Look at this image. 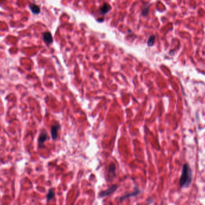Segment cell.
Segmentation results:
<instances>
[{
	"label": "cell",
	"instance_id": "cell-1",
	"mask_svg": "<svg viewBox=\"0 0 205 205\" xmlns=\"http://www.w3.org/2000/svg\"><path fill=\"white\" fill-rule=\"evenodd\" d=\"M192 182V171L188 164H184L182 166V174L180 178L179 185L181 187H188Z\"/></svg>",
	"mask_w": 205,
	"mask_h": 205
},
{
	"label": "cell",
	"instance_id": "cell-2",
	"mask_svg": "<svg viewBox=\"0 0 205 205\" xmlns=\"http://www.w3.org/2000/svg\"><path fill=\"white\" fill-rule=\"evenodd\" d=\"M118 188V185H113L110 187H109L108 189H106L104 191H101V192L99 193L98 194V197L100 198H103L104 197L108 196L109 195H111L112 194H114L117 189Z\"/></svg>",
	"mask_w": 205,
	"mask_h": 205
},
{
	"label": "cell",
	"instance_id": "cell-3",
	"mask_svg": "<svg viewBox=\"0 0 205 205\" xmlns=\"http://www.w3.org/2000/svg\"><path fill=\"white\" fill-rule=\"evenodd\" d=\"M140 193H141L140 189L139 188H137V189H136V190L134 191H133V192H131V193H127V194H125V195H122V196H121V197H120V198H119L120 202H122L123 201H124V200H126L127 199H129V198L136 197V196L138 195Z\"/></svg>",
	"mask_w": 205,
	"mask_h": 205
},
{
	"label": "cell",
	"instance_id": "cell-4",
	"mask_svg": "<svg viewBox=\"0 0 205 205\" xmlns=\"http://www.w3.org/2000/svg\"><path fill=\"white\" fill-rule=\"evenodd\" d=\"M115 170H116L115 164L114 163H111L108 168V180H112L116 176Z\"/></svg>",
	"mask_w": 205,
	"mask_h": 205
},
{
	"label": "cell",
	"instance_id": "cell-5",
	"mask_svg": "<svg viewBox=\"0 0 205 205\" xmlns=\"http://www.w3.org/2000/svg\"><path fill=\"white\" fill-rule=\"evenodd\" d=\"M60 128V125L58 124L54 125L51 126V133L52 138L53 140H56L58 137V131Z\"/></svg>",
	"mask_w": 205,
	"mask_h": 205
},
{
	"label": "cell",
	"instance_id": "cell-6",
	"mask_svg": "<svg viewBox=\"0 0 205 205\" xmlns=\"http://www.w3.org/2000/svg\"><path fill=\"white\" fill-rule=\"evenodd\" d=\"M47 138V134L46 132H42L40 134V135L39 136V140H38L39 147H44V143L46 141Z\"/></svg>",
	"mask_w": 205,
	"mask_h": 205
},
{
	"label": "cell",
	"instance_id": "cell-7",
	"mask_svg": "<svg viewBox=\"0 0 205 205\" xmlns=\"http://www.w3.org/2000/svg\"><path fill=\"white\" fill-rule=\"evenodd\" d=\"M43 38L46 44L49 45L53 42V37L50 32H45L43 34Z\"/></svg>",
	"mask_w": 205,
	"mask_h": 205
},
{
	"label": "cell",
	"instance_id": "cell-8",
	"mask_svg": "<svg viewBox=\"0 0 205 205\" xmlns=\"http://www.w3.org/2000/svg\"><path fill=\"white\" fill-rule=\"evenodd\" d=\"M111 9V6L107 3H104L103 5L100 7V13L101 15H106Z\"/></svg>",
	"mask_w": 205,
	"mask_h": 205
},
{
	"label": "cell",
	"instance_id": "cell-9",
	"mask_svg": "<svg viewBox=\"0 0 205 205\" xmlns=\"http://www.w3.org/2000/svg\"><path fill=\"white\" fill-rule=\"evenodd\" d=\"M30 8L31 10V12L34 13V14H39L40 13V7L36 4H30Z\"/></svg>",
	"mask_w": 205,
	"mask_h": 205
},
{
	"label": "cell",
	"instance_id": "cell-10",
	"mask_svg": "<svg viewBox=\"0 0 205 205\" xmlns=\"http://www.w3.org/2000/svg\"><path fill=\"white\" fill-rule=\"evenodd\" d=\"M55 198V192L52 189H50L49 190V192L46 195V199L47 202H49Z\"/></svg>",
	"mask_w": 205,
	"mask_h": 205
},
{
	"label": "cell",
	"instance_id": "cell-11",
	"mask_svg": "<svg viewBox=\"0 0 205 205\" xmlns=\"http://www.w3.org/2000/svg\"><path fill=\"white\" fill-rule=\"evenodd\" d=\"M155 40V35H152L147 40V46H152L154 45V42Z\"/></svg>",
	"mask_w": 205,
	"mask_h": 205
},
{
	"label": "cell",
	"instance_id": "cell-12",
	"mask_svg": "<svg viewBox=\"0 0 205 205\" xmlns=\"http://www.w3.org/2000/svg\"><path fill=\"white\" fill-rule=\"evenodd\" d=\"M149 11H150V6L145 7L143 9V10H142V15L143 16H146L148 14V13H149Z\"/></svg>",
	"mask_w": 205,
	"mask_h": 205
}]
</instances>
